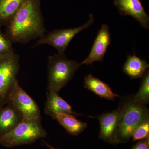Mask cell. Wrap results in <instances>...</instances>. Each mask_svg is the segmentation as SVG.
I'll return each instance as SVG.
<instances>
[{
	"instance_id": "44dd1931",
	"label": "cell",
	"mask_w": 149,
	"mask_h": 149,
	"mask_svg": "<svg viewBox=\"0 0 149 149\" xmlns=\"http://www.w3.org/2000/svg\"><path fill=\"white\" fill-rule=\"evenodd\" d=\"M43 143H44V144H45V145L46 146H47V147H48V148H49L50 149H59L54 148L53 147L51 146H50L49 145V144L47 143H45V142H44V141H43Z\"/></svg>"
},
{
	"instance_id": "9c48e42d",
	"label": "cell",
	"mask_w": 149,
	"mask_h": 149,
	"mask_svg": "<svg viewBox=\"0 0 149 149\" xmlns=\"http://www.w3.org/2000/svg\"><path fill=\"white\" fill-rule=\"evenodd\" d=\"M114 5L122 16L132 17L139 22L141 27L149 29V16L140 0H114Z\"/></svg>"
},
{
	"instance_id": "6da1fadb",
	"label": "cell",
	"mask_w": 149,
	"mask_h": 149,
	"mask_svg": "<svg viewBox=\"0 0 149 149\" xmlns=\"http://www.w3.org/2000/svg\"><path fill=\"white\" fill-rule=\"evenodd\" d=\"M13 43L27 44L46 32L40 0H27L6 26Z\"/></svg>"
},
{
	"instance_id": "2e32d148",
	"label": "cell",
	"mask_w": 149,
	"mask_h": 149,
	"mask_svg": "<svg viewBox=\"0 0 149 149\" xmlns=\"http://www.w3.org/2000/svg\"><path fill=\"white\" fill-rule=\"evenodd\" d=\"M27 0H0V26H6Z\"/></svg>"
},
{
	"instance_id": "7a4b0ae2",
	"label": "cell",
	"mask_w": 149,
	"mask_h": 149,
	"mask_svg": "<svg viewBox=\"0 0 149 149\" xmlns=\"http://www.w3.org/2000/svg\"><path fill=\"white\" fill-rule=\"evenodd\" d=\"M119 114L113 144L127 143L138 125L149 118L147 105L135 102L133 97L123 99L119 107Z\"/></svg>"
},
{
	"instance_id": "ac0fdd59",
	"label": "cell",
	"mask_w": 149,
	"mask_h": 149,
	"mask_svg": "<svg viewBox=\"0 0 149 149\" xmlns=\"http://www.w3.org/2000/svg\"><path fill=\"white\" fill-rule=\"evenodd\" d=\"M149 136V118L144 120L136 128L132 134L133 141H140Z\"/></svg>"
},
{
	"instance_id": "e0dca14e",
	"label": "cell",
	"mask_w": 149,
	"mask_h": 149,
	"mask_svg": "<svg viewBox=\"0 0 149 149\" xmlns=\"http://www.w3.org/2000/svg\"><path fill=\"white\" fill-rule=\"evenodd\" d=\"M141 86L136 95L133 97L135 102L147 105L149 102V70L142 77Z\"/></svg>"
},
{
	"instance_id": "8fae6325",
	"label": "cell",
	"mask_w": 149,
	"mask_h": 149,
	"mask_svg": "<svg viewBox=\"0 0 149 149\" xmlns=\"http://www.w3.org/2000/svg\"><path fill=\"white\" fill-rule=\"evenodd\" d=\"M21 113L9 102L0 107V136L9 132L23 119Z\"/></svg>"
},
{
	"instance_id": "9a60e30c",
	"label": "cell",
	"mask_w": 149,
	"mask_h": 149,
	"mask_svg": "<svg viewBox=\"0 0 149 149\" xmlns=\"http://www.w3.org/2000/svg\"><path fill=\"white\" fill-rule=\"evenodd\" d=\"M53 118L57 120L67 132L72 136H77L88 127L86 123L78 120L72 115L57 113Z\"/></svg>"
},
{
	"instance_id": "ba28073f",
	"label": "cell",
	"mask_w": 149,
	"mask_h": 149,
	"mask_svg": "<svg viewBox=\"0 0 149 149\" xmlns=\"http://www.w3.org/2000/svg\"><path fill=\"white\" fill-rule=\"evenodd\" d=\"M111 42L109 27L106 24L102 25L94 41L91 52L87 58L80 63L83 65L93 64L96 61H103L104 56Z\"/></svg>"
},
{
	"instance_id": "52a82bcc",
	"label": "cell",
	"mask_w": 149,
	"mask_h": 149,
	"mask_svg": "<svg viewBox=\"0 0 149 149\" xmlns=\"http://www.w3.org/2000/svg\"><path fill=\"white\" fill-rule=\"evenodd\" d=\"M8 100L19 112L23 118L41 120V111L38 105L21 88L17 80L10 93Z\"/></svg>"
},
{
	"instance_id": "5bb4252c",
	"label": "cell",
	"mask_w": 149,
	"mask_h": 149,
	"mask_svg": "<svg viewBox=\"0 0 149 149\" xmlns=\"http://www.w3.org/2000/svg\"><path fill=\"white\" fill-rule=\"evenodd\" d=\"M149 65L146 61L140 58L134 53L128 55L123 65V72L132 79L142 78L149 70Z\"/></svg>"
},
{
	"instance_id": "8992f818",
	"label": "cell",
	"mask_w": 149,
	"mask_h": 149,
	"mask_svg": "<svg viewBox=\"0 0 149 149\" xmlns=\"http://www.w3.org/2000/svg\"><path fill=\"white\" fill-rule=\"evenodd\" d=\"M94 20L93 14H90L89 20L82 26L75 28L55 29L47 34L45 33L38 39L33 48L41 45H49L55 48L58 54H63L72 39L80 32L90 27Z\"/></svg>"
},
{
	"instance_id": "4fadbf2b",
	"label": "cell",
	"mask_w": 149,
	"mask_h": 149,
	"mask_svg": "<svg viewBox=\"0 0 149 149\" xmlns=\"http://www.w3.org/2000/svg\"><path fill=\"white\" fill-rule=\"evenodd\" d=\"M84 87L101 98L109 100L114 101L116 97H119V95L113 92L109 85L91 74L85 77Z\"/></svg>"
},
{
	"instance_id": "d6986e66",
	"label": "cell",
	"mask_w": 149,
	"mask_h": 149,
	"mask_svg": "<svg viewBox=\"0 0 149 149\" xmlns=\"http://www.w3.org/2000/svg\"><path fill=\"white\" fill-rule=\"evenodd\" d=\"M1 28V27L0 26V56H2L15 52L13 47V43L5 33H3Z\"/></svg>"
},
{
	"instance_id": "ffe728a7",
	"label": "cell",
	"mask_w": 149,
	"mask_h": 149,
	"mask_svg": "<svg viewBox=\"0 0 149 149\" xmlns=\"http://www.w3.org/2000/svg\"><path fill=\"white\" fill-rule=\"evenodd\" d=\"M131 149H149V136L139 141Z\"/></svg>"
},
{
	"instance_id": "277c9868",
	"label": "cell",
	"mask_w": 149,
	"mask_h": 149,
	"mask_svg": "<svg viewBox=\"0 0 149 149\" xmlns=\"http://www.w3.org/2000/svg\"><path fill=\"white\" fill-rule=\"evenodd\" d=\"M47 135L41 120L23 118L12 130L0 136V144L8 148L28 145Z\"/></svg>"
},
{
	"instance_id": "3957f363",
	"label": "cell",
	"mask_w": 149,
	"mask_h": 149,
	"mask_svg": "<svg viewBox=\"0 0 149 149\" xmlns=\"http://www.w3.org/2000/svg\"><path fill=\"white\" fill-rule=\"evenodd\" d=\"M48 59V91L58 93L72 80L80 63L67 58L65 54H56Z\"/></svg>"
},
{
	"instance_id": "30bf717a",
	"label": "cell",
	"mask_w": 149,
	"mask_h": 149,
	"mask_svg": "<svg viewBox=\"0 0 149 149\" xmlns=\"http://www.w3.org/2000/svg\"><path fill=\"white\" fill-rule=\"evenodd\" d=\"M119 114V109L111 112L103 113L97 118L100 121V139L107 143L113 144L115 132Z\"/></svg>"
},
{
	"instance_id": "5b68a950",
	"label": "cell",
	"mask_w": 149,
	"mask_h": 149,
	"mask_svg": "<svg viewBox=\"0 0 149 149\" xmlns=\"http://www.w3.org/2000/svg\"><path fill=\"white\" fill-rule=\"evenodd\" d=\"M19 67V56L15 52L0 56V107L8 103Z\"/></svg>"
},
{
	"instance_id": "7c38bea8",
	"label": "cell",
	"mask_w": 149,
	"mask_h": 149,
	"mask_svg": "<svg viewBox=\"0 0 149 149\" xmlns=\"http://www.w3.org/2000/svg\"><path fill=\"white\" fill-rule=\"evenodd\" d=\"M45 111L52 118L57 113H65L74 116L81 115L72 110V107L61 97L58 93L48 91L47 93Z\"/></svg>"
}]
</instances>
